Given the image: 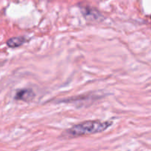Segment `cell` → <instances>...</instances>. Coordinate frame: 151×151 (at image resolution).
I'll use <instances>...</instances> for the list:
<instances>
[{
  "instance_id": "cell-3",
  "label": "cell",
  "mask_w": 151,
  "mask_h": 151,
  "mask_svg": "<svg viewBox=\"0 0 151 151\" xmlns=\"http://www.w3.org/2000/svg\"><path fill=\"white\" fill-rule=\"evenodd\" d=\"M26 41V38L23 36L13 37V38L7 40V45L10 48H16V47H19L24 44Z\"/></svg>"
},
{
  "instance_id": "cell-2",
  "label": "cell",
  "mask_w": 151,
  "mask_h": 151,
  "mask_svg": "<svg viewBox=\"0 0 151 151\" xmlns=\"http://www.w3.org/2000/svg\"><path fill=\"white\" fill-rule=\"evenodd\" d=\"M33 91L30 88H23L16 91L15 99L16 100H22L24 102L31 101L34 98Z\"/></svg>"
},
{
  "instance_id": "cell-1",
  "label": "cell",
  "mask_w": 151,
  "mask_h": 151,
  "mask_svg": "<svg viewBox=\"0 0 151 151\" xmlns=\"http://www.w3.org/2000/svg\"><path fill=\"white\" fill-rule=\"evenodd\" d=\"M112 125L109 121L88 120L74 125L68 130V134L72 137L89 135L101 133L107 130Z\"/></svg>"
},
{
  "instance_id": "cell-4",
  "label": "cell",
  "mask_w": 151,
  "mask_h": 151,
  "mask_svg": "<svg viewBox=\"0 0 151 151\" xmlns=\"http://www.w3.org/2000/svg\"><path fill=\"white\" fill-rule=\"evenodd\" d=\"M83 13L86 18H89V16H91V19H99V18L101 16L100 13L97 12V10H94V9L89 8V7H85V9L83 10Z\"/></svg>"
},
{
  "instance_id": "cell-5",
  "label": "cell",
  "mask_w": 151,
  "mask_h": 151,
  "mask_svg": "<svg viewBox=\"0 0 151 151\" xmlns=\"http://www.w3.org/2000/svg\"><path fill=\"white\" fill-rule=\"evenodd\" d=\"M150 19H151V16H150Z\"/></svg>"
}]
</instances>
